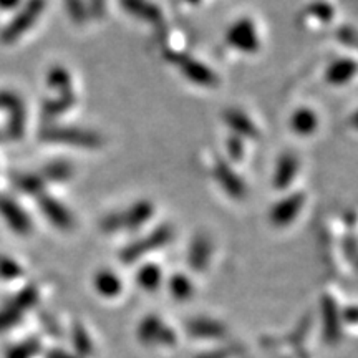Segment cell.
Wrapping results in <instances>:
<instances>
[{
    "label": "cell",
    "instance_id": "60d3db41",
    "mask_svg": "<svg viewBox=\"0 0 358 358\" xmlns=\"http://www.w3.org/2000/svg\"><path fill=\"white\" fill-rule=\"evenodd\" d=\"M186 3H189V6H199L201 0H185Z\"/></svg>",
    "mask_w": 358,
    "mask_h": 358
},
{
    "label": "cell",
    "instance_id": "ab89813d",
    "mask_svg": "<svg viewBox=\"0 0 358 358\" xmlns=\"http://www.w3.org/2000/svg\"><path fill=\"white\" fill-rule=\"evenodd\" d=\"M227 357H229V352L227 350H216V352L204 353V355H201L198 358H227Z\"/></svg>",
    "mask_w": 358,
    "mask_h": 358
},
{
    "label": "cell",
    "instance_id": "4dcf8cb0",
    "mask_svg": "<svg viewBox=\"0 0 358 358\" xmlns=\"http://www.w3.org/2000/svg\"><path fill=\"white\" fill-rule=\"evenodd\" d=\"M24 275V268L15 259L8 256H0V279L2 280H15Z\"/></svg>",
    "mask_w": 358,
    "mask_h": 358
},
{
    "label": "cell",
    "instance_id": "e0dca14e",
    "mask_svg": "<svg viewBox=\"0 0 358 358\" xmlns=\"http://www.w3.org/2000/svg\"><path fill=\"white\" fill-rule=\"evenodd\" d=\"M322 317H324V337L329 343H337L342 335V315L337 302L330 295L322 297Z\"/></svg>",
    "mask_w": 358,
    "mask_h": 358
},
{
    "label": "cell",
    "instance_id": "4fadbf2b",
    "mask_svg": "<svg viewBox=\"0 0 358 358\" xmlns=\"http://www.w3.org/2000/svg\"><path fill=\"white\" fill-rule=\"evenodd\" d=\"M301 171V159L295 153H282L275 161L274 173H272V186L277 191H285L294 185V181Z\"/></svg>",
    "mask_w": 358,
    "mask_h": 358
},
{
    "label": "cell",
    "instance_id": "ba28073f",
    "mask_svg": "<svg viewBox=\"0 0 358 358\" xmlns=\"http://www.w3.org/2000/svg\"><path fill=\"white\" fill-rule=\"evenodd\" d=\"M307 198L302 191L289 192L287 196H284V198L272 204L271 211H268V221H271L272 226L279 227V229L290 226L301 216Z\"/></svg>",
    "mask_w": 358,
    "mask_h": 358
},
{
    "label": "cell",
    "instance_id": "9c48e42d",
    "mask_svg": "<svg viewBox=\"0 0 358 358\" xmlns=\"http://www.w3.org/2000/svg\"><path fill=\"white\" fill-rule=\"evenodd\" d=\"M213 176L221 189L234 201H243L248 196V185L241 174H237L234 166L226 158H216L213 166Z\"/></svg>",
    "mask_w": 358,
    "mask_h": 358
},
{
    "label": "cell",
    "instance_id": "44dd1931",
    "mask_svg": "<svg viewBox=\"0 0 358 358\" xmlns=\"http://www.w3.org/2000/svg\"><path fill=\"white\" fill-rule=\"evenodd\" d=\"M320 120L319 115L315 113L308 106H302V108H297L290 116V129L297 134V136H312L313 133L319 128Z\"/></svg>",
    "mask_w": 358,
    "mask_h": 358
},
{
    "label": "cell",
    "instance_id": "4316f807",
    "mask_svg": "<svg viewBox=\"0 0 358 358\" xmlns=\"http://www.w3.org/2000/svg\"><path fill=\"white\" fill-rule=\"evenodd\" d=\"M168 290L176 301H189L194 295V284L186 274L176 272L168 279Z\"/></svg>",
    "mask_w": 358,
    "mask_h": 358
},
{
    "label": "cell",
    "instance_id": "d4e9b609",
    "mask_svg": "<svg viewBox=\"0 0 358 358\" xmlns=\"http://www.w3.org/2000/svg\"><path fill=\"white\" fill-rule=\"evenodd\" d=\"M75 103H77V96L50 95L48 98H45L43 106H42L45 120L53 122V120H57L58 116L69 113V111L73 108Z\"/></svg>",
    "mask_w": 358,
    "mask_h": 358
},
{
    "label": "cell",
    "instance_id": "5b68a950",
    "mask_svg": "<svg viewBox=\"0 0 358 358\" xmlns=\"http://www.w3.org/2000/svg\"><path fill=\"white\" fill-rule=\"evenodd\" d=\"M45 10V0H27L24 6L17 8V13L12 17V20L6 25V29L0 34V40L3 43L12 45L19 42L20 37H24L27 32L32 30V27L37 24L40 17Z\"/></svg>",
    "mask_w": 358,
    "mask_h": 358
},
{
    "label": "cell",
    "instance_id": "1f68e13d",
    "mask_svg": "<svg viewBox=\"0 0 358 358\" xmlns=\"http://www.w3.org/2000/svg\"><path fill=\"white\" fill-rule=\"evenodd\" d=\"M40 352V343L38 340H27L24 343L8 348L7 358H32Z\"/></svg>",
    "mask_w": 358,
    "mask_h": 358
},
{
    "label": "cell",
    "instance_id": "f35d334b",
    "mask_svg": "<svg viewBox=\"0 0 358 358\" xmlns=\"http://www.w3.org/2000/svg\"><path fill=\"white\" fill-rule=\"evenodd\" d=\"M47 358H75L73 355H70V353H66L64 350H58V348H53L47 353Z\"/></svg>",
    "mask_w": 358,
    "mask_h": 358
},
{
    "label": "cell",
    "instance_id": "ac0fdd59",
    "mask_svg": "<svg viewBox=\"0 0 358 358\" xmlns=\"http://www.w3.org/2000/svg\"><path fill=\"white\" fill-rule=\"evenodd\" d=\"M47 87L50 90V95L57 96H77L75 95L73 77L70 70L64 65H53L47 71Z\"/></svg>",
    "mask_w": 358,
    "mask_h": 358
},
{
    "label": "cell",
    "instance_id": "d6986e66",
    "mask_svg": "<svg viewBox=\"0 0 358 358\" xmlns=\"http://www.w3.org/2000/svg\"><path fill=\"white\" fill-rule=\"evenodd\" d=\"M357 75V62L353 58L343 57L334 60L325 70V82L334 87H343L350 83Z\"/></svg>",
    "mask_w": 358,
    "mask_h": 358
},
{
    "label": "cell",
    "instance_id": "2e32d148",
    "mask_svg": "<svg viewBox=\"0 0 358 358\" xmlns=\"http://www.w3.org/2000/svg\"><path fill=\"white\" fill-rule=\"evenodd\" d=\"M120 6L136 20L146 22L150 25H159L163 22V12L151 0H120Z\"/></svg>",
    "mask_w": 358,
    "mask_h": 358
},
{
    "label": "cell",
    "instance_id": "cb8c5ba5",
    "mask_svg": "<svg viewBox=\"0 0 358 358\" xmlns=\"http://www.w3.org/2000/svg\"><path fill=\"white\" fill-rule=\"evenodd\" d=\"M163 271H161L159 266H156L153 262L143 264L136 272L138 285H140L143 290H148V292H153V290L159 289L161 284H163Z\"/></svg>",
    "mask_w": 358,
    "mask_h": 358
},
{
    "label": "cell",
    "instance_id": "7402d4cb",
    "mask_svg": "<svg viewBox=\"0 0 358 358\" xmlns=\"http://www.w3.org/2000/svg\"><path fill=\"white\" fill-rule=\"evenodd\" d=\"M187 334L196 338H222L226 335V327L221 322L196 317L186 324Z\"/></svg>",
    "mask_w": 358,
    "mask_h": 358
},
{
    "label": "cell",
    "instance_id": "5bb4252c",
    "mask_svg": "<svg viewBox=\"0 0 358 358\" xmlns=\"http://www.w3.org/2000/svg\"><path fill=\"white\" fill-rule=\"evenodd\" d=\"M222 122L226 123L232 134L243 138V140H257L261 136V131L254 120L241 108H227L222 113Z\"/></svg>",
    "mask_w": 358,
    "mask_h": 358
},
{
    "label": "cell",
    "instance_id": "836d02e7",
    "mask_svg": "<svg viewBox=\"0 0 358 358\" xmlns=\"http://www.w3.org/2000/svg\"><path fill=\"white\" fill-rule=\"evenodd\" d=\"M73 345L77 348V352L82 357H88L93 350L92 340H90V335L87 330L83 329L82 325L77 324L73 327Z\"/></svg>",
    "mask_w": 358,
    "mask_h": 358
},
{
    "label": "cell",
    "instance_id": "ffe728a7",
    "mask_svg": "<svg viewBox=\"0 0 358 358\" xmlns=\"http://www.w3.org/2000/svg\"><path fill=\"white\" fill-rule=\"evenodd\" d=\"M93 287L101 297L115 299L122 294L123 280L122 277L116 274L111 268H100L96 274L93 275Z\"/></svg>",
    "mask_w": 358,
    "mask_h": 358
},
{
    "label": "cell",
    "instance_id": "484cf974",
    "mask_svg": "<svg viewBox=\"0 0 358 358\" xmlns=\"http://www.w3.org/2000/svg\"><path fill=\"white\" fill-rule=\"evenodd\" d=\"M13 182H15L17 189L24 192V194L35 196V198L43 194L45 185H47L40 173H20L13 178Z\"/></svg>",
    "mask_w": 358,
    "mask_h": 358
},
{
    "label": "cell",
    "instance_id": "f1b7e54d",
    "mask_svg": "<svg viewBox=\"0 0 358 358\" xmlns=\"http://www.w3.org/2000/svg\"><path fill=\"white\" fill-rule=\"evenodd\" d=\"M37 302H38L37 287H35V285H27V287L22 289L20 292L12 299L10 303L24 313L25 310H29V308H32Z\"/></svg>",
    "mask_w": 358,
    "mask_h": 358
},
{
    "label": "cell",
    "instance_id": "e575fe53",
    "mask_svg": "<svg viewBox=\"0 0 358 358\" xmlns=\"http://www.w3.org/2000/svg\"><path fill=\"white\" fill-rule=\"evenodd\" d=\"M20 317L22 312L15 306H12V303H7L6 307L0 308V332L19 324Z\"/></svg>",
    "mask_w": 358,
    "mask_h": 358
},
{
    "label": "cell",
    "instance_id": "52a82bcc",
    "mask_svg": "<svg viewBox=\"0 0 358 358\" xmlns=\"http://www.w3.org/2000/svg\"><path fill=\"white\" fill-rule=\"evenodd\" d=\"M0 111L7 115V134L12 140H22L27 128L25 103L17 93L0 90Z\"/></svg>",
    "mask_w": 358,
    "mask_h": 358
},
{
    "label": "cell",
    "instance_id": "6da1fadb",
    "mask_svg": "<svg viewBox=\"0 0 358 358\" xmlns=\"http://www.w3.org/2000/svg\"><path fill=\"white\" fill-rule=\"evenodd\" d=\"M156 213L155 203L150 199H140L129 204L122 211L108 213L100 221V229L106 234H116V232H131L141 229L151 221Z\"/></svg>",
    "mask_w": 358,
    "mask_h": 358
},
{
    "label": "cell",
    "instance_id": "8d00e7d4",
    "mask_svg": "<svg viewBox=\"0 0 358 358\" xmlns=\"http://www.w3.org/2000/svg\"><path fill=\"white\" fill-rule=\"evenodd\" d=\"M88 7L90 17L93 19H103L106 13V0H85Z\"/></svg>",
    "mask_w": 358,
    "mask_h": 358
},
{
    "label": "cell",
    "instance_id": "9a60e30c",
    "mask_svg": "<svg viewBox=\"0 0 358 358\" xmlns=\"http://www.w3.org/2000/svg\"><path fill=\"white\" fill-rule=\"evenodd\" d=\"M213 241L204 232H199L192 237L189 249H187V264L194 272H204L209 267L213 259Z\"/></svg>",
    "mask_w": 358,
    "mask_h": 358
},
{
    "label": "cell",
    "instance_id": "d590c367",
    "mask_svg": "<svg viewBox=\"0 0 358 358\" xmlns=\"http://www.w3.org/2000/svg\"><path fill=\"white\" fill-rule=\"evenodd\" d=\"M337 37L340 40V43H343L345 47H355V29L352 25H342L340 30L337 32Z\"/></svg>",
    "mask_w": 358,
    "mask_h": 358
},
{
    "label": "cell",
    "instance_id": "7a4b0ae2",
    "mask_svg": "<svg viewBox=\"0 0 358 358\" xmlns=\"http://www.w3.org/2000/svg\"><path fill=\"white\" fill-rule=\"evenodd\" d=\"M40 140L53 145H65L78 150H98L103 145L100 133L88 128L69 127V124H45L40 131Z\"/></svg>",
    "mask_w": 358,
    "mask_h": 358
},
{
    "label": "cell",
    "instance_id": "83f0119b",
    "mask_svg": "<svg viewBox=\"0 0 358 358\" xmlns=\"http://www.w3.org/2000/svg\"><path fill=\"white\" fill-rule=\"evenodd\" d=\"M64 6L69 19L75 25H83L90 19L88 7L85 0H64Z\"/></svg>",
    "mask_w": 358,
    "mask_h": 358
},
{
    "label": "cell",
    "instance_id": "30bf717a",
    "mask_svg": "<svg viewBox=\"0 0 358 358\" xmlns=\"http://www.w3.org/2000/svg\"><path fill=\"white\" fill-rule=\"evenodd\" d=\"M37 201H38V208H40V211H42L43 217L47 219V221L50 222L55 229L64 231V232L73 229L75 227L73 213H71L70 209L66 208L64 203H62V201H58L55 196L47 194V192L40 194Z\"/></svg>",
    "mask_w": 358,
    "mask_h": 358
},
{
    "label": "cell",
    "instance_id": "d6a6232c",
    "mask_svg": "<svg viewBox=\"0 0 358 358\" xmlns=\"http://www.w3.org/2000/svg\"><path fill=\"white\" fill-rule=\"evenodd\" d=\"M245 155V146L243 138L236 136V134H231L226 141V156L227 161H234V163H241L244 159Z\"/></svg>",
    "mask_w": 358,
    "mask_h": 358
},
{
    "label": "cell",
    "instance_id": "3957f363",
    "mask_svg": "<svg viewBox=\"0 0 358 358\" xmlns=\"http://www.w3.org/2000/svg\"><path fill=\"white\" fill-rule=\"evenodd\" d=\"M173 227L169 226V224H161V226L146 232L145 236H141L140 239L124 245V248L120 250V259H122L124 264L140 262L143 257L148 256V254L166 248V245L173 241Z\"/></svg>",
    "mask_w": 358,
    "mask_h": 358
},
{
    "label": "cell",
    "instance_id": "7c38bea8",
    "mask_svg": "<svg viewBox=\"0 0 358 358\" xmlns=\"http://www.w3.org/2000/svg\"><path fill=\"white\" fill-rule=\"evenodd\" d=\"M138 338L146 345H153V343L174 345L176 343V334L156 315H148L141 320L140 327H138Z\"/></svg>",
    "mask_w": 358,
    "mask_h": 358
},
{
    "label": "cell",
    "instance_id": "277c9868",
    "mask_svg": "<svg viewBox=\"0 0 358 358\" xmlns=\"http://www.w3.org/2000/svg\"><path fill=\"white\" fill-rule=\"evenodd\" d=\"M166 60L169 64L176 65L179 73L185 77L187 82L203 88H216L219 85V77L211 66L206 65L204 62L191 57L189 53L166 52Z\"/></svg>",
    "mask_w": 358,
    "mask_h": 358
},
{
    "label": "cell",
    "instance_id": "8992f818",
    "mask_svg": "<svg viewBox=\"0 0 358 358\" xmlns=\"http://www.w3.org/2000/svg\"><path fill=\"white\" fill-rule=\"evenodd\" d=\"M226 43L232 50L244 53V55H254L261 50V35H259L256 22L249 17H241L232 22L226 32Z\"/></svg>",
    "mask_w": 358,
    "mask_h": 358
},
{
    "label": "cell",
    "instance_id": "74e56055",
    "mask_svg": "<svg viewBox=\"0 0 358 358\" xmlns=\"http://www.w3.org/2000/svg\"><path fill=\"white\" fill-rule=\"evenodd\" d=\"M22 6V0H0V10L10 12L17 10Z\"/></svg>",
    "mask_w": 358,
    "mask_h": 358
},
{
    "label": "cell",
    "instance_id": "603a6c76",
    "mask_svg": "<svg viewBox=\"0 0 358 358\" xmlns=\"http://www.w3.org/2000/svg\"><path fill=\"white\" fill-rule=\"evenodd\" d=\"M40 174H42L45 182H48V181L65 182V181H70V179L73 178L75 168L70 161L53 159V161H50V163L45 164L42 171H40Z\"/></svg>",
    "mask_w": 358,
    "mask_h": 358
},
{
    "label": "cell",
    "instance_id": "8fae6325",
    "mask_svg": "<svg viewBox=\"0 0 358 358\" xmlns=\"http://www.w3.org/2000/svg\"><path fill=\"white\" fill-rule=\"evenodd\" d=\"M0 216L8 226V229L19 236H27L32 232V217L15 199L8 196H0Z\"/></svg>",
    "mask_w": 358,
    "mask_h": 358
},
{
    "label": "cell",
    "instance_id": "f546056e",
    "mask_svg": "<svg viewBox=\"0 0 358 358\" xmlns=\"http://www.w3.org/2000/svg\"><path fill=\"white\" fill-rule=\"evenodd\" d=\"M307 13L312 19L319 20L320 24H330L335 17L334 7L329 2H324V0H317V2L310 3L307 8Z\"/></svg>",
    "mask_w": 358,
    "mask_h": 358
}]
</instances>
